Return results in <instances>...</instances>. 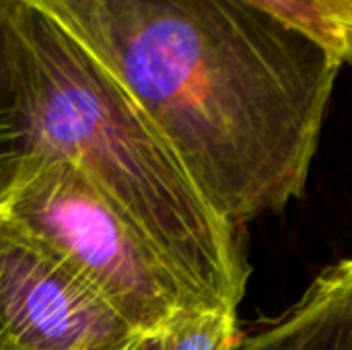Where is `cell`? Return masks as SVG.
<instances>
[{"mask_svg": "<svg viewBox=\"0 0 352 350\" xmlns=\"http://www.w3.org/2000/svg\"><path fill=\"white\" fill-rule=\"evenodd\" d=\"M130 93L233 227L305 192L342 62L254 0H27Z\"/></svg>", "mask_w": 352, "mask_h": 350, "instance_id": "1", "label": "cell"}, {"mask_svg": "<svg viewBox=\"0 0 352 350\" xmlns=\"http://www.w3.org/2000/svg\"><path fill=\"white\" fill-rule=\"evenodd\" d=\"M37 153L72 161L202 309H237L248 287L239 229L200 194L118 78L27 0L4 8Z\"/></svg>", "mask_w": 352, "mask_h": 350, "instance_id": "2", "label": "cell"}, {"mask_svg": "<svg viewBox=\"0 0 352 350\" xmlns=\"http://www.w3.org/2000/svg\"><path fill=\"white\" fill-rule=\"evenodd\" d=\"M0 217L95 289L142 336L184 309H202L157 252L64 157L37 153Z\"/></svg>", "mask_w": 352, "mask_h": 350, "instance_id": "3", "label": "cell"}, {"mask_svg": "<svg viewBox=\"0 0 352 350\" xmlns=\"http://www.w3.org/2000/svg\"><path fill=\"white\" fill-rule=\"evenodd\" d=\"M144 336L0 217V350H136Z\"/></svg>", "mask_w": 352, "mask_h": 350, "instance_id": "4", "label": "cell"}, {"mask_svg": "<svg viewBox=\"0 0 352 350\" xmlns=\"http://www.w3.org/2000/svg\"><path fill=\"white\" fill-rule=\"evenodd\" d=\"M235 350H352V276L346 260L320 274L280 318L241 334Z\"/></svg>", "mask_w": 352, "mask_h": 350, "instance_id": "5", "label": "cell"}, {"mask_svg": "<svg viewBox=\"0 0 352 350\" xmlns=\"http://www.w3.org/2000/svg\"><path fill=\"white\" fill-rule=\"evenodd\" d=\"M0 0V212L37 159V138L14 70Z\"/></svg>", "mask_w": 352, "mask_h": 350, "instance_id": "6", "label": "cell"}, {"mask_svg": "<svg viewBox=\"0 0 352 350\" xmlns=\"http://www.w3.org/2000/svg\"><path fill=\"white\" fill-rule=\"evenodd\" d=\"M239 338L237 309H184L136 350H235Z\"/></svg>", "mask_w": 352, "mask_h": 350, "instance_id": "7", "label": "cell"}, {"mask_svg": "<svg viewBox=\"0 0 352 350\" xmlns=\"http://www.w3.org/2000/svg\"><path fill=\"white\" fill-rule=\"evenodd\" d=\"M320 39L352 66V0H254Z\"/></svg>", "mask_w": 352, "mask_h": 350, "instance_id": "8", "label": "cell"}, {"mask_svg": "<svg viewBox=\"0 0 352 350\" xmlns=\"http://www.w3.org/2000/svg\"><path fill=\"white\" fill-rule=\"evenodd\" d=\"M346 264H349V270H351V276H352V258L351 260H346Z\"/></svg>", "mask_w": 352, "mask_h": 350, "instance_id": "9", "label": "cell"}]
</instances>
